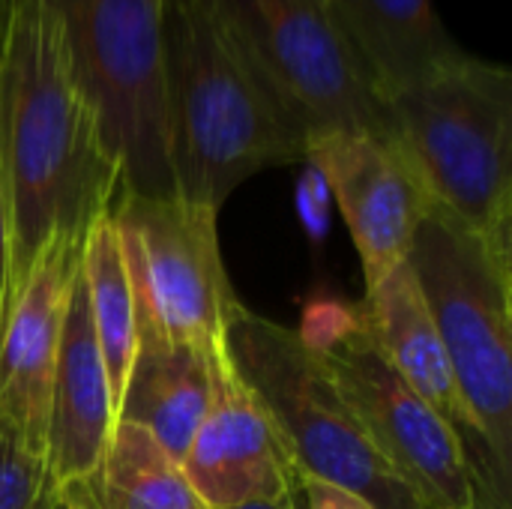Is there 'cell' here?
Here are the masks:
<instances>
[{
	"label": "cell",
	"mask_w": 512,
	"mask_h": 509,
	"mask_svg": "<svg viewBox=\"0 0 512 509\" xmlns=\"http://www.w3.org/2000/svg\"><path fill=\"white\" fill-rule=\"evenodd\" d=\"M57 509H60V507H57Z\"/></svg>",
	"instance_id": "484cf974"
},
{
	"label": "cell",
	"mask_w": 512,
	"mask_h": 509,
	"mask_svg": "<svg viewBox=\"0 0 512 509\" xmlns=\"http://www.w3.org/2000/svg\"><path fill=\"white\" fill-rule=\"evenodd\" d=\"M225 342L240 378L273 414L300 477L333 483L375 509H423L378 456L300 330L243 306Z\"/></svg>",
	"instance_id": "8992f818"
},
{
	"label": "cell",
	"mask_w": 512,
	"mask_h": 509,
	"mask_svg": "<svg viewBox=\"0 0 512 509\" xmlns=\"http://www.w3.org/2000/svg\"><path fill=\"white\" fill-rule=\"evenodd\" d=\"M81 276L87 285L90 321L111 381L114 408L120 411V399L135 351V297L123 258L120 231L111 210L99 216L84 237Z\"/></svg>",
	"instance_id": "ac0fdd59"
},
{
	"label": "cell",
	"mask_w": 512,
	"mask_h": 509,
	"mask_svg": "<svg viewBox=\"0 0 512 509\" xmlns=\"http://www.w3.org/2000/svg\"><path fill=\"white\" fill-rule=\"evenodd\" d=\"M156 3H159V6H162V0H156Z\"/></svg>",
	"instance_id": "d4e9b609"
},
{
	"label": "cell",
	"mask_w": 512,
	"mask_h": 509,
	"mask_svg": "<svg viewBox=\"0 0 512 509\" xmlns=\"http://www.w3.org/2000/svg\"><path fill=\"white\" fill-rule=\"evenodd\" d=\"M0 509H57L45 456L0 420Z\"/></svg>",
	"instance_id": "d6986e66"
},
{
	"label": "cell",
	"mask_w": 512,
	"mask_h": 509,
	"mask_svg": "<svg viewBox=\"0 0 512 509\" xmlns=\"http://www.w3.org/2000/svg\"><path fill=\"white\" fill-rule=\"evenodd\" d=\"M330 9L384 102L468 51L432 0H330Z\"/></svg>",
	"instance_id": "2e32d148"
},
{
	"label": "cell",
	"mask_w": 512,
	"mask_h": 509,
	"mask_svg": "<svg viewBox=\"0 0 512 509\" xmlns=\"http://www.w3.org/2000/svg\"><path fill=\"white\" fill-rule=\"evenodd\" d=\"M303 509H375L354 492H345L333 483H321L312 477H300V495Z\"/></svg>",
	"instance_id": "ffe728a7"
},
{
	"label": "cell",
	"mask_w": 512,
	"mask_h": 509,
	"mask_svg": "<svg viewBox=\"0 0 512 509\" xmlns=\"http://www.w3.org/2000/svg\"><path fill=\"white\" fill-rule=\"evenodd\" d=\"M117 426V408L105 360L93 333L87 285L78 270L51 378L45 462L54 489L87 477L105 456Z\"/></svg>",
	"instance_id": "5bb4252c"
},
{
	"label": "cell",
	"mask_w": 512,
	"mask_h": 509,
	"mask_svg": "<svg viewBox=\"0 0 512 509\" xmlns=\"http://www.w3.org/2000/svg\"><path fill=\"white\" fill-rule=\"evenodd\" d=\"M135 297V351L117 423H132L183 465L210 399V354L168 336L153 309Z\"/></svg>",
	"instance_id": "9a60e30c"
},
{
	"label": "cell",
	"mask_w": 512,
	"mask_h": 509,
	"mask_svg": "<svg viewBox=\"0 0 512 509\" xmlns=\"http://www.w3.org/2000/svg\"><path fill=\"white\" fill-rule=\"evenodd\" d=\"M174 195L216 210L264 168L306 165V141L231 39L216 0H162Z\"/></svg>",
	"instance_id": "7a4b0ae2"
},
{
	"label": "cell",
	"mask_w": 512,
	"mask_h": 509,
	"mask_svg": "<svg viewBox=\"0 0 512 509\" xmlns=\"http://www.w3.org/2000/svg\"><path fill=\"white\" fill-rule=\"evenodd\" d=\"M300 336L315 348L378 456L423 509H480L456 432L384 363L351 306H321Z\"/></svg>",
	"instance_id": "ba28073f"
},
{
	"label": "cell",
	"mask_w": 512,
	"mask_h": 509,
	"mask_svg": "<svg viewBox=\"0 0 512 509\" xmlns=\"http://www.w3.org/2000/svg\"><path fill=\"white\" fill-rule=\"evenodd\" d=\"M3 18H6V0H0V36H3Z\"/></svg>",
	"instance_id": "cb8c5ba5"
},
{
	"label": "cell",
	"mask_w": 512,
	"mask_h": 509,
	"mask_svg": "<svg viewBox=\"0 0 512 509\" xmlns=\"http://www.w3.org/2000/svg\"><path fill=\"white\" fill-rule=\"evenodd\" d=\"M351 312L384 363L462 441L468 465L477 477L480 509H512V489L501 483L495 471L408 261L369 288L363 303L351 306Z\"/></svg>",
	"instance_id": "7c38bea8"
},
{
	"label": "cell",
	"mask_w": 512,
	"mask_h": 509,
	"mask_svg": "<svg viewBox=\"0 0 512 509\" xmlns=\"http://www.w3.org/2000/svg\"><path fill=\"white\" fill-rule=\"evenodd\" d=\"M183 471L210 509L297 507L300 471L258 393L240 378L228 342L210 354V399Z\"/></svg>",
	"instance_id": "30bf717a"
},
{
	"label": "cell",
	"mask_w": 512,
	"mask_h": 509,
	"mask_svg": "<svg viewBox=\"0 0 512 509\" xmlns=\"http://www.w3.org/2000/svg\"><path fill=\"white\" fill-rule=\"evenodd\" d=\"M312 165L351 228L366 291L408 261L414 234L432 204L414 165L393 138L336 132L309 141Z\"/></svg>",
	"instance_id": "8fae6325"
},
{
	"label": "cell",
	"mask_w": 512,
	"mask_h": 509,
	"mask_svg": "<svg viewBox=\"0 0 512 509\" xmlns=\"http://www.w3.org/2000/svg\"><path fill=\"white\" fill-rule=\"evenodd\" d=\"M237 509H297V507H291V504H246V507H237Z\"/></svg>",
	"instance_id": "603a6c76"
},
{
	"label": "cell",
	"mask_w": 512,
	"mask_h": 509,
	"mask_svg": "<svg viewBox=\"0 0 512 509\" xmlns=\"http://www.w3.org/2000/svg\"><path fill=\"white\" fill-rule=\"evenodd\" d=\"M324 195H327V183L321 180V174L309 165L303 183H300V204H312L306 213V222L315 228V231H324Z\"/></svg>",
	"instance_id": "7402d4cb"
},
{
	"label": "cell",
	"mask_w": 512,
	"mask_h": 509,
	"mask_svg": "<svg viewBox=\"0 0 512 509\" xmlns=\"http://www.w3.org/2000/svg\"><path fill=\"white\" fill-rule=\"evenodd\" d=\"M117 168L120 195L171 198V141L156 0H45Z\"/></svg>",
	"instance_id": "5b68a950"
},
{
	"label": "cell",
	"mask_w": 512,
	"mask_h": 509,
	"mask_svg": "<svg viewBox=\"0 0 512 509\" xmlns=\"http://www.w3.org/2000/svg\"><path fill=\"white\" fill-rule=\"evenodd\" d=\"M408 267L495 471L512 489V252L432 201Z\"/></svg>",
	"instance_id": "277c9868"
},
{
	"label": "cell",
	"mask_w": 512,
	"mask_h": 509,
	"mask_svg": "<svg viewBox=\"0 0 512 509\" xmlns=\"http://www.w3.org/2000/svg\"><path fill=\"white\" fill-rule=\"evenodd\" d=\"M216 6L249 69L306 147L336 132L393 138L387 102L351 54L330 0H216Z\"/></svg>",
	"instance_id": "52a82bcc"
},
{
	"label": "cell",
	"mask_w": 512,
	"mask_h": 509,
	"mask_svg": "<svg viewBox=\"0 0 512 509\" xmlns=\"http://www.w3.org/2000/svg\"><path fill=\"white\" fill-rule=\"evenodd\" d=\"M60 509H210L144 429L117 423L102 462L81 480L54 489Z\"/></svg>",
	"instance_id": "e0dca14e"
},
{
	"label": "cell",
	"mask_w": 512,
	"mask_h": 509,
	"mask_svg": "<svg viewBox=\"0 0 512 509\" xmlns=\"http://www.w3.org/2000/svg\"><path fill=\"white\" fill-rule=\"evenodd\" d=\"M111 216L120 231L132 291L153 309L168 336L213 354L243 309L225 270L216 210L171 198L117 195Z\"/></svg>",
	"instance_id": "9c48e42d"
},
{
	"label": "cell",
	"mask_w": 512,
	"mask_h": 509,
	"mask_svg": "<svg viewBox=\"0 0 512 509\" xmlns=\"http://www.w3.org/2000/svg\"><path fill=\"white\" fill-rule=\"evenodd\" d=\"M0 165L9 198V312L54 240L84 243L120 177L45 0H6L0 36Z\"/></svg>",
	"instance_id": "6da1fadb"
},
{
	"label": "cell",
	"mask_w": 512,
	"mask_h": 509,
	"mask_svg": "<svg viewBox=\"0 0 512 509\" xmlns=\"http://www.w3.org/2000/svg\"><path fill=\"white\" fill-rule=\"evenodd\" d=\"M81 249L84 243L54 240L39 255L0 339V420L39 456H45L54 360Z\"/></svg>",
	"instance_id": "4fadbf2b"
},
{
	"label": "cell",
	"mask_w": 512,
	"mask_h": 509,
	"mask_svg": "<svg viewBox=\"0 0 512 509\" xmlns=\"http://www.w3.org/2000/svg\"><path fill=\"white\" fill-rule=\"evenodd\" d=\"M9 243H12V225H9V198L3 183V165H0V339L9 321V303H6V282H9Z\"/></svg>",
	"instance_id": "44dd1931"
},
{
	"label": "cell",
	"mask_w": 512,
	"mask_h": 509,
	"mask_svg": "<svg viewBox=\"0 0 512 509\" xmlns=\"http://www.w3.org/2000/svg\"><path fill=\"white\" fill-rule=\"evenodd\" d=\"M390 135L435 204L512 252V72L459 54L387 99Z\"/></svg>",
	"instance_id": "3957f363"
}]
</instances>
